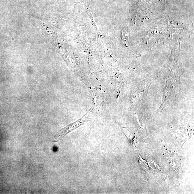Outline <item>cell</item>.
<instances>
[{"label":"cell","instance_id":"cell-1","mask_svg":"<svg viewBox=\"0 0 194 194\" xmlns=\"http://www.w3.org/2000/svg\"><path fill=\"white\" fill-rule=\"evenodd\" d=\"M87 114L83 117L81 119L78 120L73 124H70L64 128L59 130L55 135L54 137L53 142H56L62 139L67 133H69L72 130H74L77 128L79 127L82 125L84 124L87 119Z\"/></svg>","mask_w":194,"mask_h":194}]
</instances>
